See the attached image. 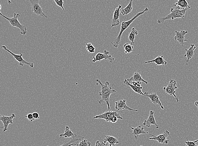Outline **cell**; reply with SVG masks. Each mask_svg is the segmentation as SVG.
<instances>
[{
	"mask_svg": "<svg viewBox=\"0 0 198 146\" xmlns=\"http://www.w3.org/2000/svg\"><path fill=\"white\" fill-rule=\"evenodd\" d=\"M123 83L125 84V85H128L136 93L138 94L142 95H144V93H143L142 92V87L139 88L137 87V86H134V85H133L132 84L129 83V82L127 81V79H125L124 81H123Z\"/></svg>",
	"mask_w": 198,
	"mask_h": 146,
	"instance_id": "cb8c5ba5",
	"label": "cell"
},
{
	"mask_svg": "<svg viewBox=\"0 0 198 146\" xmlns=\"http://www.w3.org/2000/svg\"><path fill=\"white\" fill-rule=\"evenodd\" d=\"M175 33H176V36L174 37V39L175 41H178L182 46H183L185 42L188 41L187 39H185V37L186 34H188V32L185 30H181V31H175Z\"/></svg>",
	"mask_w": 198,
	"mask_h": 146,
	"instance_id": "4fadbf2b",
	"label": "cell"
},
{
	"mask_svg": "<svg viewBox=\"0 0 198 146\" xmlns=\"http://www.w3.org/2000/svg\"><path fill=\"white\" fill-rule=\"evenodd\" d=\"M39 2L40 1L39 0H37V1L30 0V2L31 3L32 11L35 15L47 18L48 16L45 15L43 11L42 8H41V6L40 5V3H39Z\"/></svg>",
	"mask_w": 198,
	"mask_h": 146,
	"instance_id": "9c48e42d",
	"label": "cell"
},
{
	"mask_svg": "<svg viewBox=\"0 0 198 146\" xmlns=\"http://www.w3.org/2000/svg\"><path fill=\"white\" fill-rule=\"evenodd\" d=\"M93 118L102 119L106 122H111L112 123H116L118 119H123L119 112L112 111H106L102 114L95 116Z\"/></svg>",
	"mask_w": 198,
	"mask_h": 146,
	"instance_id": "5b68a950",
	"label": "cell"
},
{
	"mask_svg": "<svg viewBox=\"0 0 198 146\" xmlns=\"http://www.w3.org/2000/svg\"><path fill=\"white\" fill-rule=\"evenodd\" d=\"M130 128L133 130V135L134 136L136 139H137L139 135L144 134L149 135L150 134L148 132L144 131V128L142 127L141 125H139L136 128H133L131 126H130Z\"/></svg>",
	"mask_w": 198,
	"mask_h": 146,
	"instance_id": "d6986e66",
	"label": "cell"
},
{
	"mask_svg": "<svg viewBox=\"0 0 198 146\" xmlns=\"http://www.w3.org/2000/svg\"><path fill=\"white\" fill-rule=\"evenodd\" d=\"M122 6L121 5H120L118 6V7H117L115 10L114 12L113 18H112V24H111V26L112 27H115V26H117L119 25L120 21L119 20L120 16V10L121 9Z\"/></svg>",
	"mask_w": 198,
	"mask_h": 146,
	"instance_id": "2e32d148",
	"label": "cell"
},
{
	"mask_svg": "<svg viewBox=\"0 0 198 146\" xmlns=\"http://www.w3.org/2000/svg\"><path fill=\"white\" fill-rule=\"evenodd\" d=\"M54 2H55L56 4L59 7L62 8L63 10H64V1L63 0H54Z\"/></svg>",
	"mask_w": 198,
	"mask_h": 146,
	"instance_id": "f546056e",
	"label": "cell"
},
{
	"mask_svg": "<svg viewBox=\"0 0 198 146\" xmlns=\"http://www.w3.org/2000/svg\"><path fill=\"white\" fill-rule=\"evenodd\" d=\"M144 96L150 98L152 103L155 104H158L161 107V108L164 110V107L162 105V103L160 102L159 97L158 95L157 94L152 93L150 94H148V92H145L144 93Z\"/></svg>",
	"mask_w": 198,
	"mask_h": 146,
	"instance_id": "9a60e30c",
	"label": "cell"
},
{
	"mask_svg": "<svg viewBox=\"0 0 198 146\" xmlns=\"http://www.w3.org/2000/svg\"><path fill=\"white\" fill-rule=\"evenodd\" d=\"M115 104H116L115 108L117 110V111H118V110H126L129 111H138V110H134V109L128 107L126 104V100H125V99L116 102V103H115Z\"/></svg>",
	"mask_w": 198,
	"mask_h": 146,
	"instance_id": "5bb4252c",
	"label": "cell"
},
{
	"mask_svg": "<svg viewBox=\"0 0 198 146\" xmlns=\"http://www.w3.org/2000/svg\"><path fill=\"white\" fill-rule=\"evenodd\" d=\"M138 31L135 28H133L131 29V33L129 34V41L131 42V44L133 45L134 44V40L135 36L138 35Z\"/></svg>",
	"mask_w": 198,
	"mask_h": 146,
	"instance_id": "484cf974",
	"label": "cell"
},
{
	"mask_svg": "<svg viewBox=\"0 0 198 146\" xmlns=\"http://www.w3.org/2000/svg\"><path fill=\"white\" fill-rule=\"evenodd\" d=\"M194 104H195V105L196 106L198 110V101L196 102L195 103H194Z\"/></svg>",
	"mask_w": 198,
	"mask_h": 146,
	"instance_id": "d590c367",
	"label": "cell"
},
{
	"mask_svg": "<svg viewBox=\"0 0 198 146\" xmlns=\"http://www.w3.org/2000/svg\"><path fill=\"white\" fill-rule=\"evenodd\" d=\"M96 81L98 83L97 85L100 84L101 86V91L99 92V95L101 97V100H98V103L101 104L105 102L109 111H111L110 104V96L112 94L116 92V91L112 89V87L110 86V83L108 81H106L105 84H103L100 80L97 79L96 80Z\"/></svg>",
	"mask_w": 198,
	"mask_h": 146,
	"instance_id": "6da1fadb",
	"label": "cell"
},
{
	"mask_svg": "<svg viewBox=\"0 0 198 146\" xmlns=\"http://www.w3.org/2000/svg\"><path fill=\"white\" fill-rule=\"evenodd\" d=\"M85 46H86V49L89 53L93 54L95 52L96 48L92 43H87L85 44Z\"/></svg>",
	"mask_w": 198,
	"mask_h": 146,
	"instance_id": "83f0119b",
	"label": "cell"
},
{
	"mask_svg": "<svg viewBox=\"0 0 198 146\" xmlns=\"http://www.w3.org/2000/svg\"><path fill=\"white\" fill-rule=\"evenodd\" d=\"M177 83L176 80H170L167 86V87H163V89L165 91L166 94L174 96L177 101V103H178L179 102V100L176 95V90L177 89Z\"/></svg>",
	"mask_w": 198,
	"mask_h": 146,
	"instance_id": "52a82bcc",
	"label": "cell"
},
{
	"mask_svg": "<svg viewBox=\"0 0 198 146\" xmlns=\"http://www.w3.org/2000/svg\"><path fill=\"white\" fill-rule=\"evenodd\" d=\"M196 48V46L194 44L191 45L189 49H185L186 51V54L184 57H187L186 61V65H188V63L189 62L190 60L193 57L195 53V50Z\"/></svg>",
	"mask_w": 198,
	"mask_h": 146,
	"instance_id": "ac0fdd59",
	"label": "cell"
},
{
	"mask_svg": "<svg viewBox=\"0 0 198 146\" xmlns=\"http://www.w3.org/2000/svg\"><path fill=\"white\" fill-rule=\"evenodd\" d=\"M103 142L105 144L106 143L108 144L110 146H114L116 144H118L119 143V141L117 138L110 136H105Z\"/></svg>",
	"mask_w": 198,
	"mask_h": 146,
	"instance_id": "7402d4cb",
	"label": "cell"
},
{
	"mask_svg": "<svg viewBox=\"0 0 198 146\" xmlns=\"http://www.w3.org/2000/svg\"><path fill=\"white\" fill-rule=\"evenodd\" d=\"M25 117L26 118L28 119V120L29 121L32 122L33 121L35 120V119H34V117H33V114H28Z\"/></svg>",
	"mask_w": 198,
	"mask_h": 146,
	"instance_id": "1f68e13d",
	"label": "cell"
},
{
	"mask_svg": "<svg viewBox=\"0 0 198 146\" xmlns=\"http://www.w3.org/2000/svg\"><path fill=\"white\" fill-rule=\"evenodd\" d=\"M109 52L106 50H104V53H101L98 52L97 53L96 56H92L93 60L92 62H96L97 61H101L103 59L105 60H108L110 62H112L115 60V58H113L111 55H110Z\"/></svg>",
	"mask_w": 198,
	"mask_h": 146,
	"instance_id": "ba28073f",
	"label": "cell"
},
{
	"mask_svg": "<svg viewBox=\"0 0 198 146\" xmlns=\"http://www.w3.org/2000/svg\"><path fill=\"white\" fill-rule=\"evenodd\" d=\"M77 136V135L72 132V130H70L69 127L68 126L65 128L64 133L60 135V138L64 137V138H72V139L75 138Z\"/></svg>",
	"mask_w": 198,
	"mask_h": 146,
	"instance_id": "603a6c76",
	"label": "cell"
},
{
	"mask_svg": "<svg viewBox=\"0 0 198 146\" xmlns=\"http://www.w3.org/2000/svg\"><path fill=\"white\" fill-rule=\"evenodd\" d=\"M186 146H187V145H186Z\"/></svg>",
	"mask_w": 198,
	"mask_h": 146,
	"instance_id": "74e56055",
	"label": "cell"
},
{
	"mask_svg": "<svg viewBox=\"0 0 198 146\" xmlns=\"http://www.w3.org/2000/svg\"><path fill=\"white\" fill-rule=\"evenodd\" d=\"M140 146H142V145H141Z\"/></svg>",
	"mask_w": 198,
	"mask_h": 146,
	"instance_id": "8d00e7d4",
	"label": "cell"
},
{
	"mask_svg": "<svg viewBox=\"0 0 198 146\" xmlns=\"http://www.w3.org/2000/svg\"><path fill=\"white\" fill-rule=\"evenodd\" d=\"M163 56H158L155 59L150 61L145 62V63H150L154 62L156 65H165L167 64V62L163 59Z\"/></svg>",
	"mask_w": 198,
	"mask_h": 146,
	"instance_id": "44dd1931",
	"label": "cell"
},
{
	"mask_svg": "<svg viewBox=\"0 0 198 146\" xmlns=\"http://www.w3.org/2000/svg\"><path fill=\"white\" fill-rule=\"evenodd\" d=\"M154 114V112L151 110L150 112L149 117H148V119L144 121V123H143V125L148 128H150V125H152L156 126V129H158L159 128V126L156 123Z\"/></svg>",
	"mask_w": 198,
	"mask_h": 146,
	"instance_id": "7c38bea8",
	"label": "cell"
},
{
	"mask_svg": "<svg viewBox=\"0 0 198 146\" xmlns=\"http://www.w3.org/2000/svg\"><path fill=\"white\" fill-rule=\"evenodd\" d=\"M0 15L3 16V18L7 19L9 21L11 25L13 27H16L19 28L21 30V34L22 35H26L27 34V29L26 27L25 26L22 25L18 21V17L21 16L19 14L14 13L13 17L12 18H9L7 17L4 15H2L1 12Z\"/></svg>",
	"mask_w": 198,
	"mask_h": 146,
	"instance_id": "277c9868",
	"label": "cell"
},
{
	"mask_svg": "<svg viewBox=\"0 0 198 146\" xmlns=\"http://www.w3.org/2000/svg\"><path fill=\"white\" fill-rule=\"evenodd\" d=\"M16 117V116L15 114H12V116H2L0 115V120L2 121L3 124V126L2 127V129H3V131L5 132L8 130V125L9 124H13V119Z\"/></svg>",
	"mask_w": 198,
	"mask_h": 146,
	"instance_id": "30bf717a",
	"label": "cell"
},
{
	"mask_svg": "<svg viewBox=\"0 0 198 146\" xmlns=\"http://www.w3.org/2000/svg\"><path fill=\"white\" fill-rule=\"evenodd\" d=\"M132 3V0H131L126 7L122 9L121 11V13L122 15L124 16V15H128V14L131 13L133 10Z\"/></svg>",
	"mask_w": 198,
	"mask_h": 146,
	"instance_id": "d4e9b609",
	"label": "cell"
},
{
	"mask_svg": "<svg viewBox=\"0 0 198 146\" xmlns=\"http://www.w3.org/2000/svg\"><path fill=\"white\" fill-rule=\"evenodd\" d=\"M149 135L153 136V138H150L149 139L150 140H156L159 143L162 144H167L169 143V140L167 139V138L169 135H170V133L167 130H166L164 133L162 135H158V136H154V135L150 134H149Z\"/></svg>",
	"mask_w": 198,
	"mask_h": 146,
	"instance_id": "8fae6325",
	"label": "cell"
},
{
	"mask_svg": "<svg viewBox=\"0 0 198 146\" xmlns=\"http://www.w3.org/2000/svg\"><path fill=\"white\" fill-rule=\"evenodd\" d=\"M108 144V143L105 144L104 142H100L99 141H97V142H96L95 146H107Z\"/></svg>",
	"mask_w": 198,
	"mask_h": 146,
	"instance_id": "d6a6232c",
	"label": "cell"
},
{
	"mask_svg": "<svg viewBox=\"0 0 198 146\" xmlns=\"http://www.w3.org/2000/svg\"><path fill=\"white\" fill-rule=\"evenodd\" d=\"M198 142V139L195 141H187L185 142V143H186V145L188 146H198V145L196 144V143Z\"/></svg>",
	"mask_w": 198,
	"mask_h": 146,
	"instance_id": "4dcf8cb0",
	"label": "cell"
},
{
	"mask_svg": "<svg viewBox=\"0 0 198 146\" xmlns=\"http://www.w3.org/2000/svg\"><path fill=\"white\" fill-rule=\"evenodd\" d=\"M1 48H3L5 50L7 51V52L10 53V54L13 57L15 58V60L19 62L20 66L22 67V66H24V65H29L31 68H33V67H34V64L33 63L28 62L26 61L25 59H24L23 57H23V54H22V53H21L19 55L14 54V53H13L11 51L8 49V48H7V47L5 46H2V47H1Z\"/></svg>",
	"mask_w": 198,
	"mask_h": 146,
	"instance_id": "8992f818",
	"label": "cell"
},
{
	"mask_svg": "<svg viewBox=\"0 0 198 146\" xmlns=\"http://www.w3.org/2000/svg\"><path fill=\"white\" fill-rule=\"evenodd\" d=\"M127 81L130 84H132L133 82H137L139 83H142V82H143L145 83L146 84H148V82L146 80H144L141 75L138 72H136L134 73V75L130 78H128L127 79Z\"/></svg>",
	"mask_w": 198,
	"mask_h": 146,
	"instance_id": "e0dca14e",
	"label": "cell"
},
{
	"mask_svg": "<svg viewBox=\"0 0 198 146\" xmlns=\"http://www.w3.org/2000/svg\"><path fill=\"white\" fill-rule=\"evenodd\" d=\"M125 54H129L134 50V46L131 44L126 43L123 46Z\"/></svg>",
	"mask_w": 198,
	"mask_h": 146,
	"instance_id": "4316f807",
	"label": "cell"
},
{
	"mask_svg": "<svg viewBox=\"0 0 198 146\" xmlns=\"http://www.w3.org/2000/svg\"><path fill=\"white\" fill-rule=\"evenodd\" d=\"M188 9H186L183 10L176 9V8H171L170 9V14L168 15L165 17H161L158 20V23L161 24L163 23L167 20H171L172 21L176 18H182L184 20L186 12L187 10Z\"/></svg>",
	"mask_w": 198,
	"mask_h": 146,
	"instance_id": "3957f363",
	"label": "cell"
},
{
	"mask_svg": "<svg viewBox=\"0 0 198 146\" xmlns=\"http://www.w3.org/2000/svg\"><path fill=\"white\" fill-rule=\"evenodd\" d=\"M73 145H74V144H70L69 143H67V142H65L63 144L59 146H72Z\"/></svg>",
	"mask_w": 198,
	"mask_h": 146,
	"instance_id": "e575fe53",
	"label": "cell"
},
{
	"mask_svg": "<svg viewBox=\"0 0 198 146\" xmlns=\"http://www.w3.org/2000/svg\"><path fill=\"white\" fill-rule=\"evenodd\" d=\"M148 11V7H147V6H146L145 9H144L143 11L137 13V15L134 16L131 20L127 21H124L122 22L121 24L120 30V32L119 34H118V36H117V37L115 39L114 41L113 42H111V43L112 44L114 47H115V48H117V47H118L120 44L122 34H123V32L125 31L127 29L128 27L131 25V24L137 18L139 17L141 15L144 14L145 12Z\"/></svg>",
	"mask_w": 198,
	"mask_h": 146,
	"instance_id": "7a4b0ae2",
	"label": "cell"
},
{
	"mask_svg": "<svg viewBox=\"0 0 198 146\" xmlns=\"http://www.w3.org/2000/svg\"><path fill=\"white\" fill-rule=\"evenodd\" d=\"M188 2L186 0H177L176 3L173 6H175L176 9L183 10L186 9H190L191 7L188 5Z\"/></svg>",
	"mask_w": 198,
	"mask_h": 146,
	"instance_id": "ffe728a7",
	"label": "cell"
},
{
	"mask_svg": "<svg viewBox=\"0 0 198 146\" xmlns=\"http://www.w3.org/2000/svg\"><path fill=\"white\" fill-rule=\"evenodd\" d=\"M33 117H34L35 120L39 119L40 118V115H39L38 113L36 112H34L33 113Z\"/></svg>",
	"mask_w": 198,
	"mask_h": 146,
	"instance_id": "836d02e7",
	"label": "cell"
},
{
	"mask_svg": "<svg viewBox=\"0 0 198 146\" xmlns=\"http://www.w3.org/2000/svg\"><path fill=\"white\" fill-rule=\"evenodd\" d=\"M91 142L83 138L79 144H76V146H91Z\"/></svg>",
	"mask_w": 198,
	"mask_h": 146,
	"instance_id": "f1b7e54d",
	"label": "cell"
}]
</instances>
